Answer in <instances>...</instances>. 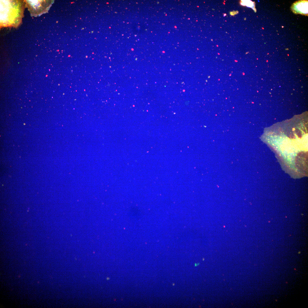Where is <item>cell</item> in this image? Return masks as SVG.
Here are the masks:
<instances>
[{
	"mask_svg": "<svg viewBox=\"0 0 308 308\" xmlns=\"http://www.w3.org/2000/svg\"><path fill=\"white\" fill-rule=\"evenodd\" d=\"M291 9L294 13L303 15L308 14V1L301 0L294 3Z\"/></svg>",
	"mask_w": 308,
	"mask_h": 308,
	"instance_id": "cell-1",
	"label": "cell"
}]
</instances>
